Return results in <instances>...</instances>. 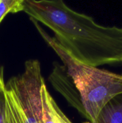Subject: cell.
Masks as SVG:
<instances>
[{
	"mask_svg": "<svg viewBox=\"0 0 122 123\" xmlns=\"http://www.w3.org/2000/svg\"><path fill=\"white\" fill-rule=\"evenodd\" d=\"M23 12L51 30L56 43L80 63H122V28L99 25L62 0H24Z\"/></svg>",
	"mask_w": 122,
	"mask_h": 123,
	"instance_id": "cell-1",
	"label": "cell"
},
{
	"mask_svg": "<svg viewBox=\"0 0 122 123\" xmlns=\"http://www.w3.org/2000/svg\"><path fill=\"white\" fill-rule=\"evenodd\" d=\"M45 42L55 50L66 67L81 96L88 120L94 123L101 109L122 93V74L86 66L73 59L36 21L32 22Z\"/></svg>",
	"mask_w": 122,
	"mask_h": 123,
	"instance_id": "cell-2",
	"label": "cell"
},
{
	"mask_svg": "<svg viewBox=\"0 0 122 123\" xmlns=\"http://www.w3.org/2000/svg\"><path fill=\"white\" fill-rule=\"evenodd\" d=\"M49 79L54 88L63 96L69 105L76 109L83 117L88 120L80 93L66 67L55 62Z\"/></svg>",
	"mask_w": 122,
	"mask_h": 123,
	"instance_id": "cell-3",
	"label": "cell"
},
{
	"mask_svg": "<svg viewBox=\"0 0 122 123\" xmlns=\"http://www.w3.org/2000/svg\"><path fill=\"white\" fill-rule=\"evenodd\" d=\"M94 123H122V93L104 106Z\"/></svg>",
	"mask_w": 122,
	"mask_h": 123,
	"instance_id": "cell-4",
	"label": "cell"
},
{
	"mask_svg": "<svg viewBox=\"0 0 122 123\" xmlns=\"http://www.w3.org/2000/svg\"><path fill=\"white\" fill-rule=\"evenodd\" d=\"M24 0H0V23L8 13L23 12Z\"/></svg>",
	"mask_w": 122,
	"mask_h": 123,
	"instance_id": "cell-5",
	"label": "cell"
},
{
	"mask_svg": "<svg viewBox=\"0 0 122 123\" xmlns=\"http://www.w3.org/2000/svg\"><path fill=\"white\" fill-rule=\"evenodd\" d=\"M0 123H6V97L4 90L0 92Z\"/></svg>",
	"mask_w": 122,
	"mask_h": 123,
	"instance_id": "cell-6",
	"label": "cell"
},
{
	"mask_svg": "<svg viewBox=\"0 0 122 123\" xmlns=\"http://www.w3.org/2000/svg\"><path fill=\"white\" fill-rule=\"evenodd\" d=\"M5 85L6 84L4 81L3 70H2V68H0V92L4 90Z\"/></svg>",
	"mask_w": 122,
	"mask_h": 123,
	"instance_id": "cell-7",
	"label": "cell"
},
{
	"mask_svg": "<svg viewBox=\"0 0 122 123\" xmlns=\"http://www.w3.org/2000/svg\"></svg>",
	"mask_w": 122,
	"mask_h": 123,
	"instance_id": "cell-8",
	"label": "cell"
}]
</instances>
